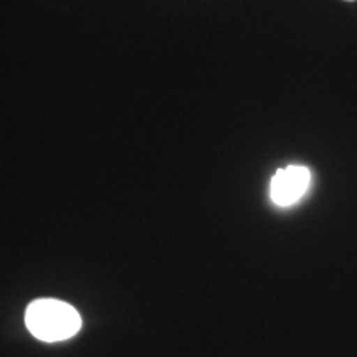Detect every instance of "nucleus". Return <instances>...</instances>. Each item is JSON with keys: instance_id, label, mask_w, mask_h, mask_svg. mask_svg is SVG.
I'll list each match as a JSON object with an SVG mask.
<instances>
[{"instance_id": "f257e3e1", "label": "nucleus", "mask_w": 357, "mask_h": 357, "mask_svg": "<svg viewBox=\"0 0 357 357\" xmlns=\"http://www.w3.org/2000/svg\"><path fill=\"white\" fill-rule=\"evenodd\" d=\"M29 331L43 342H58L73 337L82 329L79 312L60 300H35L25 311Z\"/></svg>"}, {"instance_id": "7ed1b4c3", "label": "nucleus", "mask_w": 357, "mask_h": 357, "mask_svg": "<svg viewBox=\"0 0 357 357\" xmlns=\"http://www.w3.org/2000/svg\"><path fill=\"white\" fill-rule=\"evenodd\" d=\"M346 2H356V0H346Z\"/></svg>"}, {"instance_id": "f03ea898", "label": "nucleus", "mask_w": 357, "mask_h": 357, "mask_svg": "<svg viewBox=\"0 0 357 357\" xmlns=\"http://www.w3.org/2000/svg\"><path fill=\"white\" fill-rule=\"evenodd\" d=\"M311 182V174L303 166H288L280 169L271 178V200L280 207H289L303 197Z\"/></svg>"}]
</instances>
